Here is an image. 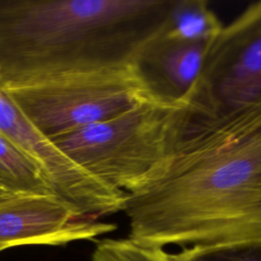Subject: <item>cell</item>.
I'll list each match as a JSON object with an SVG mask.
<instances>
[{"label": "cell", "instance_id": "12", "mask_svg": "<svg viewBox=\"0 0 261 261\" xmlns=\"http://www.w3.org/2000/svg\"><path fill=\"white\" fill-rule=\"evenodd\" d=\"M92 261H173L170 252L141 247L127 238H107L97 242Z\"/></svg>", "mask_w": 261, "mask_h": 261}, {"label": "cell", "instance_id": "1", "mask_svg": "<svg viewBox=\"0 0 261 261\" xmlns=\"http://www.w3.org/2000/svg\"><path fill=\"white\" fill-rule=\"evenodd\" d=\"M129 239L152 249L261 239V97L195 111L151 178L125 196Z\"/></svg>", "mask_w": 261, "mask_h": 261}, {"label": "cell", "instance_id": "3", "mask_svg": "<svg viewBox=\"0 0 261 261\" xmlns=\"http://www.w3.org/2000/svg\"><path fill=\"white\" fill-rule=\"evenodd\" d=\"M195 111L184 99H156L50 141L71 161L109 186L132 193L171 153Z\"/></svg>", "mask_w": 261, "mask_h": 261}, {"label": "cell", "instance_id": "7", "mask_svg": "<svg viewBox=\"0 0 261 261\" xmlns=\"http://www.w3.org/2000/svg\"><path fill=\"white\" fill-rule=\"evenodd\" d=\"M116 225L82 213L56 194L0 199V252L22 245H64L94 240Z\"/></svg>", "mask_w": 261, "mask_h": 261}, {"label": "cell", "instance_id": "9", "mask_svg": "<svg viewBox=\"0 0 261 261\" xmlns=\"http://www.w3.org/2000/svg\"><path fill=\"white\" fill-rule=\"evenodd\" d=\"M222 28L207 1L172 0L157 35L177 42L212 44Z\"/></svg>", "mask_w": 261, "mask_h": 261}, {"label": "cell", "instance_id": "4", "mask_svg": "<svg viewBox=\"0 0 261 261\" xmlns=\"http://www.w3.org/2000/svg\"><path fill=\"white\" fill-rule=\"evenodd\" d=\"M3 88L49 140L161 99L151 91L134 61Z\"/></svg>", "mask_w": 261, "mask_h": 261}, {"label": "cell", "instance_id": "10", "mask_svg": "<svg viewBox=\"0 0 261 261\" xmlns=\"http://www.w3.org/2000/svg\"><path fill=\"white\" fill-rule=\"evenodd\" d=\"M27 194L55 192L40 166L0 134V199Z\"/></svg>", "mask_w": 261, "mask_h": 261}, {"label": "cell", "instance_id": "5", "mask_svg": "<svg viewBox=\"0 0 261 261\" xmlns=\"http://www.w3.org/2000/svg\"><path fill=\"white\" fill-rule=\"evenodd\" d=\"M190 92L200 108L210 111L238 108L261 97V1L223 25Z\"/></svg>", "mask_w": 261, "mask_h": 261}, {"label": "cell", "instance_id": "2", "mask_svg": "<svg viewBox=\"0 0 261 261\" xmlns=\"http://www.w3.org/2000/svg\"><path fill=\"white\" fill-rule=\"evenodd\" d=\"M172 0H0V84L132 62Z\"/></svg>", "mask_w": 261, "mask_h": 261}, {"label": "cell", "instance_id": "8", "mask_svg": "<svg viewBox=\"0 0 261 261\" xmlns=\"http://www.w3.org/2000/svg\"><path fill=\"white\" fill-rule=\"evenodd\" d=\"M210 45L167 40L156 32L141 46L134 62L157 97L177 101L199 79Z\"/></svg>", "mask_w": 261, "mask_h": 261}, {"label": "cell", "instance_id": "11", "mask_svg": "<svg viewBox=\"0 0 261 261\" xmlns=\"http://www.w3.org/2000/svg\"><path fill=\"white\" fill-rule=\"evenodd\" d=\"M173 261H261V239L170 253Z\"/></svg>", "mask_w": 261, "mask_h": 261}, {"label": "cell", "instance_id": "6", "mask_svg": "<svg viewBox=\"0 0 261 261\" xmlns=\"http://www.w3.org/2000/svg\"><path fill=\"white\" fill-rule=\"evenodd\" d=\"M0 134L40 166L56 195L85 215L100 220L122 212L126 194L99 179L65 156L35 127L1 84Z\"/></svg>", "mask_w": 261, "mask_h": 261}]
</instances>
